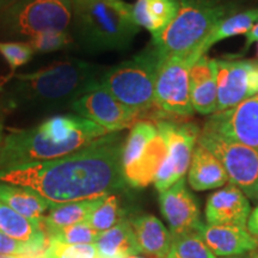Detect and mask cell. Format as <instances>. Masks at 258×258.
Masks as SVG:
<instances>
[{
	"instance_id": "obj_1",
	"label": "cell",
	"mask_w": 258,
	"mask_h": 258,
	"mask_svg": "<svg viewBox=\"0 0 258 258\" xmlns=\"http://www.w3.org/2000/svg\"><path fill=\"white\" fill-rule=\"evenodd\" d=\"M123 144L121 132H114L70 156L0 171V182L30 188L51 207L111 195L127 185Z\"/></svg>"
},
{
	"instance_id": "obj_2",
	"label": "cell",
	"mask_w": 258,
	"mask_h": 258,
	"mask_svg": "<svg viewBox=\"0 0 258 258\" xmlns=\"http://www.w3.org/2000/svg\"><path fill=\"white\" fill-rule=\"evenodd\" d=\"M104 71L83 60H67L32 73H12L0 79V85L9 108L51 112L71 108L84 93L98 88Z\"/></svg>"
},
{
	"instance_id": "obj_3",
	"label": "cell",
	"mask_w": 258,
	"mask_h": 258,
	"mask_svg": "<svg viewBox=\"0 0 258 258\" xmlns=\"http://www.w3.org/2000/svg\"><path fill=\"white\" fill-rule=\"evenodd\" d=\"M110 132L76 114L51 116L28 129L11 131L0 147V171L70 156Z\"/></svg>"
},
{
	"instance_id": "obj_4",
	"label": "cell",
	"mask_w": 258,
	"mask_h": 258,
	"mask_svg": "<svg viewBox=\"0 0 258 258\" xmlns=\"http://www.w3.org/2000/svg\"><path fill=\"white\" fill-rule=\"evenodd\" d=\"M73 40L91 51L129 47L140 30L124 0H72Z\"/></svg>"
},
{
	"instance_id": "obj_5",
	"label": "cell",
	"mask_w": 258,
	"mask_h": 258,
	"mask_svg": "<svg viewBox=\"0 0 258 258\" xmlns=\"http://www.w3.org/2000/svg\"><path fill=\"white\" fill-rule=\"evenodd\" d=\"M175 18L152 44L160 57L189 56L191 62L200 59L199 50L218 23L226 18L227 8L217 0H178Z\"/></svg>"
},
{
	"instance_id": "obj_6",
	"label": "cell",
	"mask_w": 258,
	"mask_h": 258,
	"mask_svg": "<svg viewBox=\"0 0 258 258\" xmlns=\"http://www.w3.org/2000/svg\"><path fill=\"white\" fill-rule=\"evenodd\" d=\"M159 61V53L151 44L117 66L105 69L99 79V86L124 105L140 112L145 118L163 121V116L154 104V85Z\"/></svg>"
},
{
	"instance_id": "obj_7",
	"label": "cell",
	"mask_w": 258,
	"mask_h": 258,
	"mask_svg": "<svg viewBox=\"0 0 258 258\" xmlns=\"http://www.w3.org/2000/svg\"><path fill=\"white\" fill-rule=\"evenodd\" d=\"M72 0H17L6 6L0 27L9 37L32 38L50 31H69Z\"/></svg>"
},
{
	"instance_id": "obj_8",
	"label": "cell",
	"mask_w": 258,
	"mask_h": 258,
	"mask_svg": "<svg viewBox=\"0 0 258 258\" xmlns=\"http://www.w3.org/2000/svg\"><path fill=\"white\" fill-rule=\"evenodd\" d=\"M189 56L160 57L154 85V104L163 121L185 120L192 116L190 101Z\"/></svg>"
},
{
	"instance_id": "obj_9",
	"label": "cell",
	"mask_w": 258,
	"mask_h": 258,
	"mask_svg": "<svg viewBox=\"0 0 258 258\" xmlns=\"http://www.w3.org/2000/svg\"><path fill=\"white\" fill-rule=\"evenodd\" d=\"M198 141L221 161L231 184L246 198L258 200V147L234 143L203 128Z\"/></svg>"
},
{
	"instance_id": "obj_10",
	"label": "cell",
	"mask_w": 258,
	"mask_h": 258,
	"mask_svg": "<svg viewBox=\"0 0 258 258\" xmlns=\"http://www.w3.org/2000/svg\"><path fill=\"white\" fill-rule=\"evenodd\" d=\"M156 123L164 129L167 138V154L154 179V186L160 194L184 178L201 131L188 122L158 121Z\"/></svg>"
},
{
	"instance_id": "obj_11",
	"label": "cell",
	"mask_w": 258,
	"mask_h": 258,
	"mask_svg": "<svg viewBox=\"0 0 258 258\" xmlns=\"http://www.w3.org/2000/svg\"><path fill=\"white\" fill-rule=\"evenodd\" d=\"M70 109L76 115L95 122L110 133L133 128L138 122L145 121L140 112L124 105L101 86L84 93Z\"/></svg>"
},
{
	"instance_id": "obj_12",
	"label": "cell",
	"mask_w": 258,
	"mask_h": 258,
	"mask_svg": "<svg viewBox=\"0 0 258 258\" xmlns=\"http://www.w3.org/2000/svg\"><path fill=\"white\" fill-rule=\"evenodd\" d=\"M217 111L258 95V61L217 60Z\"/></svg>"
},
{
	"instance_id": "obj_13",
	"label": "cell",
	"mask_w": 258,
	"mask_h": 258,
	"mask_svg": "<svg viewBox=\"0 0 258 258\" xmlns=\"http://www.w3.org/2000/svg\"><path fill=\"white\" fill-rule=\"evenodd\" d=\"M203 129L234 143L258 147V95L208 117Z\"/></svg>"
},
{
	"instance_id": "obj_14",
	"label": "cell",
	"mask_w": 258,
	"mask_h": 258,
	"mask_svg": "<svg viewBox=\"0 0 258 258\" xmlns=\"http://www.w3.org/2000/svg\"><path fill=\"white\" fill-rule=\"evenodd\" d=\"M159 206L173 238L196 233L202 224L198 201L186 188L184 178L159 194Z\"/></svg>"
},
{
	"instance_id": "obj_15",
	"label": "cell",
	"mask_w": 258,
	"mask_h": 258,
	"mask_svg": "<svg viewBox=\"0 0 258 258\" xmlns=\"http://www.w3.org/2000/svg\"><path fill=\"white\" fill-rule=\"evenodd\" d=\"M196 233L218 258L240 256L258 249V239L246 228L202 222Z\"/></svg>"
},
{
	"instance_id": "obj_16",
	"label": "cell",
	"mask_w": 258,
	"mask_h": 258,
	"mask_svg": "<svg viewBox=\"0 0 258 258\" xmlns=\"http://www.w3.org/2000/svg\"><path fill=\"white\" fill-rule=\"evenodd\" d=\"M251 213L246 195L233 184L226 185L208 196L205 215L209 225H227L246 228Z\"/></svg>"
},
{
	"instance_id": "obj_17",
	"label": "cell",
	"mask_w": 258,
	"mask_h": 258,
	"mask_svg": "<svg viewBox=\"0 0 258 258\" xmlns=\"http://www.w3.org/2000/svg\"><path fill=\"white\" fill-rule=\"evenodd\" d=\"M190 101L192 109L202 115L217 111L218 83L217 60L202 55L189 71Z\"/></svg>"
},
{
	"instance_id": "obj_18",
	"label": "cell",
	"mask_w": 258,
	"mask_h": 258,
	"mask_svg": "<svg viewBox=\"0 0 258 258\" xmlns=\"http://www.w3.org/2000/svg\"><path fill=\"white\" fill-rule=\"evenodd\" d=\"M157 124L158 133L148 143L144 152L132 165L122 169L124 182L133 188H145L154 183L156 176L167 154V138L164 129Z\"/></svg>"
},
{
	"instance_id": "obj_19",
	"label": "cell",
	"mask_w": 258,
	"mask_h": 258,
	"mask_svg": "<svg viewBox=\"0 0 258 258\" xmlns=\"http://www.w3.org/2000/svg\"><path fill=\"white\" fill-rule=\"evenodd\" d=\"M188 182L196 191H205L225 185L228 176L221 161L198 143L188 170Z\"/></svg>"
},
{
	"instance_id": "obj_20",
	"label": "cell",
	"mask_w": 258,
	"mask_h": 258,
	"mask_svg": "<svg viewBox=\"0 0 258 258\" xmlns=\"http://www.w3.org/2000/svg\"><path fill=\"white\" fill-rule=\"evenodd\" d=\"M129 221L141 253L150 258L166 257L173 241V235L159 219L154 215L144 214Z\"/></svg>"
},
{
	"instance_id": "obj_21",
	"label": "cell",
	"mask_w": 258,
	"mask_h": 258,
	"mask_svg": "<svg viewBox=\"0 0 258 258\" xmlns=\"http://www.w3.org/2000/svg\"><path fill=\"white\" fill-rule=\"evenodd\" d=\"M95 245L98 258H125L141 253L131 221L125 219L110 230L101 232Z\"/></svg>"
},
{
	"instance_id": "obj_22",
	"label": "cell",
	"mask_w": 258,
	"mask_h": 258,
	"mask_svg": "<svg viewBox=\"0 0 258 258\" xmlns=\"http://www.w3.org/2000/svg\"><path fill=\"white\" fill-rule=\"evenodd\" d=\"M0 233L41 250L46 249L48 244V237L41 221L30 220L3 202H0Z\"/></svg>"
},
{
	"instance_id": "obj_23",
	"label": "cell",
	"mask_w": 258,
	"mask_h": 258,
	"mask_svg": "<svg viewBox=\"0 0 258 258\" xmlns=\"http://www.w3.org/2000/svg\"><path fill=\"white\" fill-rule=\"evenodd\" d=\"M0 202L35 221H41L51 208L50 202L32 189L3 182H0Z\"/></svg>"
},
{
	"instance_id": "obj_24",
	"label": "cell",
	"mask_w": 258,
	"mask_h": 258,
	"mask_svg": "<svg viewBox=\"0 0 258 258\" xmlns=\"http://www.w3.org/2000/svg\"><path fill=\"white\" fill-rule=\"evenodd\" d=\"M105 196L99 199L85 200V201H77L56 205L50 208L47 215L41 220V225L43 231L46 232L47 237L54 232L62 230L69 226L85 222L90 217V214L98 207L99 203Z\"/></svg>"
},
{
	"instance_id": "obj_25",
	"label": "cell",
	"mask_w": 258,
	"mask_h": 258,
	"mask_svg": "<svg viewBox=\"0 0 258 258\" xmlns=\"http://www.w3.org/2000/svg\"><path fill=\"white\" fill-rule=\"evenodd\" d=\"M257 23L258 8L224 18L222 21L219 22L214 30L207 37V40L203 42L199 50V56L201 57L202 55H206V53L219 41L237 36V35H246Z\"/></svg>"
},
{
	"instance_id": "obj_26",
	"label": "cell",
	"mask_w": 258,
	"mask_h": 258,
	"mask_svg": "<svg viewBox=\"0 0 258 258\" xmlns=\"http://www.w3.org/2000/svg\"><path fill=\"white\" fill-rule=\"evenodd\" d=\"M157 133V124L151 121H140L132 128L122 148V169L132 165L140 157Z\"/></svg>"
},
{
	"instance_id": "obj_27",
	"label": "cell",
	"mask_w": 258,
	"mask_h": 258,
	"mask_svg": "<svg viewBox=\"0 0 258 258\" xmlns=\"http://www.w3.org/2000/svg\"><path fill=\"white\" fill-rule=\"evenodd\" d=\"M121 214L120 200L115 194H111L102 200L98 207L90 214L85 222L93 230L104 232L110 230L122 220Z\"/></svg>"
},
{
	"instance_id": "obj_28",
	"label": "cell",
	"mask_w": 258,
	"mask_h": 258,
	"mask_svg": "<svg viewBox=\"0 0 258 258\" xmlns=\"http://www.w3.org/2000/svg\"><path fill=\"white\" fill-rule=\"evenodd\" d=\"M165 258H218L209 250L198 233L173 238Z\"/></svg>"
},
{
	"instance_id": "obj_29",
	"label": "cell",
	"mask_w": 258,
	"mask_h": 258,
	"mask_svg": "<svg viewBox=\"0 0 258 258\" xmlns=\"http://www.w3.org/2000/svg\"><path fill=\"white\" fill-rule=\"evenodd\" d=\"M179 10L178 0H147L152 37L159 35L175 18Z\"/></svg>"
},
{
	"instance_id": "obj_30",
	"label": "cell",
	"mask_w": 258,
	"mask_h": 258,
	"mask_svg": "<svg viewBox=\"0 0 258 258\" xmlns=\"http://www.w3.org/2000/svg\"><path fill=\"white\" fill-rule=\"evenodd\" d=\"M40 258H98L95 244H64L48 240Z\"/></svg>"
},
{
	"instance_id": "obj_31",
	"label": "cell",
	"mask_w": 258,
	"mask_h": 258,
	"mask_svg": "<svg viewBox=\"0 0 258 258\" xmlns=\"http://www.w3.org/2000/svg\"><path fill=\"white\" fill-rule=\"evenodd\" d=\"M101 232L93 230L86 222H80L64 227L50 235L48 240H55L64 244H95Z\"/></svg>"
},
{
	"instance_id": "obj_32",
	"label": "cell",
	"mask_w": 258,
	"mask_h": 258,
	"mask_svg": "<svg viewBox=\"0 0 258 258\" xmlns=\"http://www.w3.org/2000/svg\"><path fill=\"white\" fill-rule=\"evenodd\" d=\"M73 37L69 31H50L40 34L28 42L34 53L46 54L64 49L73 43Z\"/></svg>"
},
{
	"instance_id": "obj_33",
	"label": "cell",
	"mask_w": 258,
	"mask_h": 258,
	"mask_svg": "<svg viewBox=\"0 0 258 258\" xmlns=\"http://www.w3.org/2000/svg\"><path fill=\"white\" fill-rule=\"evenodd\" d=\"M0 54L14 73L19 67L28 63L35 53L28 42H0Z\"/></svg>"
},
{
	"instance_id": "obj_34",
	"label": "cell",
	"mask_w": 258,
	"mask_h": 258,
	"mask_svg": "<svg viewBox=\"0 0 258 258\" xmlns=\"http://www.w3.org/2000/svg\"><path fill=\"white\" fill-rule=\"evenodd\" d=\"M43 250L37 249L30 244L16 240L8 235L0 233V254H12V256H22L30 258H40Z\"/></svg>"
},
{
	"instance_id": "obj_35",
	"label": "cell",
	"mask_w": 258,
	"mask_h": 258,
	"mask_svg": "<svg viewBox=\"0 0 258 258\" xmlns=\"http://www.w3.org/2000/svg\"><path fill=\"white\" fill-rule=\"evenodd\" d=\"M246 230L253 237L258 238V205L254 207L252 212L250 213L249 219H247Z\"/></svg>"
},
{
	"instance_id": "obj_36",
	"label": "cell",
	"mask_w": 258,
	"mask_h": 258,
	"mask_svg": "<svg viewBox=\"0 0 258 258\" xmlns=\"http://www.w3.org/2000/svg\"><path fill=\"white\" fill-rule=\"evenodd\" d=\"M246 41H245V47H244V50L249 49V47L251 44L253 43V42H258V23L254 25V27L251 29V30L247 32L246 35Z\"/></svg>"
},
{
	"instance_id": "obj_37",
	"label": "cell",
	"mask_w": 258,
	"mask_h": 258,
	"mask_svg": "<svg viewBox=\"0 0 258 258\" xmlns=\"http://www.w3.org/2000/svg\"><path fill=\"white\" fill-rule=\"evenodd\" d=\"M15 2H17V0H0V8H4V6L6 8V6L11 5Z\"/></svg>"
},
{
	"instance_id": "obj_38",
	"label": "cell",
	"mask_w": 258,
	"mask_h": 258,
	"mask_svg": "<svg viewBox=\"0 0 258 258\" xmlns=\"http://www.w3.org/2000/svg\"><path fill=\"white\" fill-rule=\"evenodd\" d=\"M226 258H252V252L246 254H240V256H233V257H226Z\"/></svg>"
},
{
	"instance_id": "obj_39",
	"label": "cell",
	"mask_w": 258,
	"mask_h": 258,
	"mask_svg": "<svg viewBox=\"0 0 258 258\" xmlns=\"http://www.w3.org/2000/svg\"><path fill=\"white\" fill-rule=\"evenodd\" d=\"M0 258H30V257H22V256H12V254H0Z\"/></svg>"
},
{
	"instance_id": "obj_40",
	"label": "cell",
	"mask_w": 258,
	"mask_h": 258,
	"mask_svg": "<svg viewBox=\"0 0 258 258\" xmlns=\"http://www.w3.org/2000/svg\"><path fill=\"white\" fill-rule=\"evenodd\" d=\"M3 139H4V135H3V127H2V124H0V147H2Z\"/></svg>"
},
{
	"instance_id": "obj_41",
	"label": "cell",
	"mask_w": 258,
	"mask_h": 258,
	"mask_svg": "<svg viewBox=\"0 0 258 258\" xmlns=\"http://www.w3.org/2000/svg\"><path fill=\"white\" fill-rule=\"evenodd\" d=\"M252 258H258V251H253L252 252Z\"/></svg>"
},
{
	"instance_id": "obj_42",
	"label": "cell",
	"mask_w": 258,
	"mask_h": 258,
	"mask_svg": "<svg viewBox=\"0 0 258 258\" xmlns=\"http://www.w3.org/2000/svg\"><path fill=\"white\" fill-rule=\"evenodd\" d=\"M125 258H148V257H140V256H131V257H125Z\"/></svg>"
},
{
	"instance_id": "obj_43",
	"label": "cell",
	"mask_w": 258,
	"mask_h": 258,
	"mask_svg": "<svg viewBox=\"0 0 258 258\" xmlns=\"http://www.w3.org/2000/svg\"><path fill=\"white\" fill-rule=\"evenodd\" d=\"M257 50H258V49H257Z\"/></svg>"
}]
</instances>
